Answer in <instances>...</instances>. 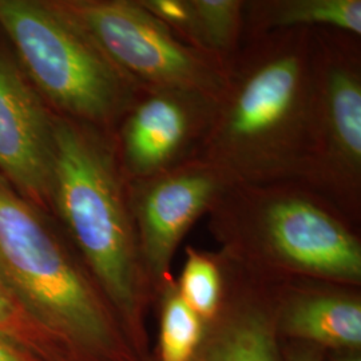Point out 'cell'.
<instances>
[{
	"label": "cell",
	"instance_id": "6da1fadb",
	"mask_svg": "<svg viewBox=\"0 0 361 361\" xmlns=\"http://www.w3.org/2000/svg\"><path fill=\"white\" fill-rule=\"evenodd\" d=\"M317 30L245 34L198 158L233 183L310 186L319 153Z\"/></svg>",
	"mask_w": 361,
	"mask_h": 361
},
{
	"label": "cell",
	"instance_id": "7a4b0ae2",
	"mask_svg": "<svg viewBox=\"0 0 361 361\" xmlns=\"http://www.w3.org/2000/svg\"><path fill=\"white\" fill-rule=\"evenodd\" d=\"M50 207L141 360L146 312L155 298L111 133L54 113Z\"/></svg>",
	"mask_w": 361,
	"mask_h": 361
},
{
	"label": "cell",
	"instance_id": "3957f363",
	"mask_svg": "<svg viewBox=\"0 0 361 361\" xmlns=\"http://www.w3.org/2000/svg\"><path fill=\"white\" fill-rule=\"evenodd\" d=\"M222 250L257 271L359 286L356 224L301 183H232L210 210Z\"/></svg>",
	"mask_w": 361,
	"mask_h": 361
},
{
	"label": "cell",
	"instance_id": "277c9868",
	"mask_svg": "<svg viewBox=\"0 0 361 361\" xmlns=\"http://www.w3.org/2000/svg\"><path fill=\"white\" fill-rule=\"evenodd\" d=\"M0 283L79 361H140L86 267L3 177Z\"/></svg>",
	"mask_w": 361,
	"mask_h": 361
},
{
	"label": "cell",
	"instance_id": "5b68a950",
	"mask_svg": "<svg viewBox=\"0 0 361 361\" xmlns=\"http://www.w3.org/2000/svg\"><path fill=\"white\" fill-rule=\"evenodd\" d=\"M0 27L58 116L113 134L142 91L54 1L0 0Z\"/></svg>",
	"mask_w": 361,
	"mask_h": 361
},
{
	"label": "cell",
	"instance_id": "8992f818",
	"mask_svg": "<svg viewBox=\"0 0 361 361\" xmlns=\"http://www.w3.org/2000/svg\"><path fill=\"white\" fill-rule=\"evenodd\" d=\"M107 59L141 90L180 89L219 98L228 66L182 42L140 0H59Z\"/></svg>",
	"mask_w": 361,
	"mask_h": 361
},
{
	"label": "cell",
	"instance_id": "52a82bcc",
	"mask_svg": "<svg viewBox=\"0 0 361 361\" xmlns=\"http://www.w3.org/2000/svg\"><path fill=\"white\" fill-rule=\"evenodd\" d=\"M319 153L310 188L355 224L361 214L360 38L317 30Z\"/></svg>",
	"mask_w": 361,
	"mask_h": 361
},
{
	"label": "cell",
	"instance_id": "ba28073f",
	"mask_svg": "<svg viewBox=\"0 0 361 361\" xmlns=\"http://www.w3.org/2000/svg\"><path fill=\"white\" fill-rule=\"evenodd\" d=\"M232 183L198 157L155 176L128 180L130 210L154 298L174 280L171 262L182 238Z\"/></svg>",
	"mask_w": 361,
	"mask_h": 361
},
{
	"label": "cell",
	"instance_id": "9c48e42d",
	"mask_svg": "<svg viewBox=\"0 0 361 361\" xmlns=\"http://www.w3.org/2000/svg\"><path fill=\"white\" fill-rule=\"evenodd\" d=\"M217 99L180 89L141 91L113 133L125 178H146L198 157Z\"/></svg>",
	"mask_w": 361,
	"mask_h": 361
},
{
	"label": "cell",
	"instance_id": "30bf717a",
	"mask_svg": "<svg viewBox=\"0 0 361 361\" xmlns=\"http://www.w3.org/2000/svg\"><path fill=\"white\" fill-rule=\"evenodd\" d=\"M225 292L217 314L205 323L190 361H284L276 319L274 276L221 250Z\"/></svg>",
	"mask_w": 361,
	"mask_h": 361
},
{
	"label": "cell",
	"instance_id": "8fae6325",
	"mask_svg": "<svg viewBox=\"0 0 361 361\" xmlns=\"http://www.w3.org/2000/svg\"><path fill=\"white\" fill-rule=\"evenodd\" d=\"M54 113L0 55V177L38 209L50 207Z\"/></svg>",
	"mask_w": 361,
	"mask_h": 361
},
{
	"label": "cell",
	"instance_id": "7c38bea8",
	"mask_svg": "<svg viewBox=\"0 0 361 361\" xmlns=\"http://www.w3.org/2000/svg\"><path fill=\"white\" fill-rule=\"evenodd\" d=\"M280 335L337 352L361 347V298L356 286L274 274Z\"/></svg>",
	"mask_w": 361,
	"mask_h": 361
},
{
	"label": "cell",
	"instance_id": "4fadbf2b",
	"mask_svg": "<svg viewBox=\"0 0 361 361\" xmlns=\"http://www.w3.org/2000/svg\"><path fill=\"white\" fill-rule=\"evenodd\" d=\"M336 30L361 35V0H250L245 34L281 30Z\"/></svg>",
	"mask_w": 361,
	"mask_h": 361
},
{
	"label": "cell",
	"instance_id": "5bb4252c",
	"mask_svg": "<svg viewBox=\"0 0 361 361\" xmlns=\"http://www.w3.org/2000/svg\"><path fill=\"white\" fill-rule=\"evenodd\" d=\"M189 1L193 15L192 46L229 65L245 35L246 0Z\"/></svg>",
	"mask_w": 361,
	"mask_h": 361
},
{
	"label": "cell",
	"instance_id": "9a60e30c",
	"mask_svg": "<svg viewBox=\"0 0 361 361\" xmlns=\"http://www.w3.org/2000/svg\"><path fill=\"white\" fill-rule=\"evenodd\" d=\"M155 298L159 302V360H192L205 332L204 320L185 302L176 280Z\"/></svg>",
	"mask_w": 361,
	"mask_h": 361
},
{
	"label": "cell",
	"instance_id": "2e32d148",
	"mask_svg": "<svg viewBox=\"0 0 361 361\" xmlns=\"http://www.w3.org/2000/svg\"><path fill=\"white\" fill-rule=\"evenodd\" d=\"M185 302L204 320L210 322L219 312L225 292V264L222 253L186 247V261L176 281Z\"/></svg>",
	"mask_w": 361,
	"mask_h": 361
},
{
	"label": "cell",
	"instance_id": "e0dca14e",
	"mask_svg": "<svg viewBox=\"0 0 361 361\" xmlns=\"http://www.w3.org/2000/svg\"><path fill=\"white\" fill-rule=\"evenodd\" d=\"M0 335L44 361H79L65 344L37 323L0 283Z\"/></svg>",
	"mask_w": 361,
	"mask_h": 361
},
{
	"label": "cell",
	"instance_id": "ac0fdd59",
	"mask_svg": "<svg viewBox=\"0 0 361 361\" xmlns=\"http://www.w3.org/2000/svg\"><path fill=\"white\" fill-rule=\"evenodd\" d=\"M0 361H44L39 356L20 347L6 336L0 335Z\"/></svg>",
	"mask_w": 361,
	"mask_h": 361
},
{
	"label": "cell",
	"instance_id": "d6986e66",
	"mask_svg": "<svg viewBox=\"0 0 361 361\" xmlns=\"http://www.w3.org/2000/svg\"><path fill=\"white\" fill-rule=\"evenodd\" d=\"M284 361H324V349L296 341L285 350Z\"/></svg>",
	"mask_w": 361,
	"mask_h": 361
},
{
	"label": "cell",
	"instance_id": "ffe728a7",
	"mask_svg": "<svg viewBox=\"0 0 361 361\" xmlns=\"http://www.w3.org/2000/svg\"><path fill=\"white\" fill-rule=\"evenodd\" d=\"M334 361H361L359 350H347V352H338Z\"/></svg>",
	"mask_w": 361,
	"mask_h": 361
}]
</instances>
